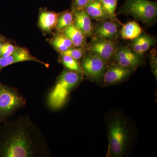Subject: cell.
Listing matches in <instances>:
<instances>
[{
  "label": "cell",
  "instance_id": "cell-1",
  "mask_svg": "<svg viewBox=\"0 0 157 157\" xmlns=\"http://www.w3.org/2000/svg\"><path fill=\"white\" fill-rule=\"evenodd\" d=\"M0 126V157H50L40 129L28 115L8 120Z\"/></svg>",
  "mask_w": 157,
  "mask_h": 157
},
{
  "label": "cell",
  "instance_id": "cell-2",
  "mask_svg": "<svg viewBox=\"0 0 157 157\" xmlns=\"http://www.w3.org/2000/svg\"><path fill=\"white\" fill-rule=\"evenodd\" d=\"M83 74L65 69L56 79L48 97L50 108L58 109L64 104L70 93L81 82Z\"/></svg>",
  "mask_w": 157,
  "mask_h": 157
},
{
  "label": "cell",
  "instance_id": "cell-3",
  "mask_svg": "<svg viewBox=\"0 0 157 157\" xmlns=\"http://www.w3.org/2000/svg\"><path fill=\"white\" fill-rule=\"evenodd\" d=\"M131 16L147 26L157 22V3L149 0H126L116 15Z\"/></svg>",
  "mask_w": 157,
  "mask_h": 157
},
{
  "label": "cell",
  "instance_id": "cell-4",
  "mask_svg": "<svg viewBox=\"0 0 157 157\" xmlns=\"http://www.w3.org/2000/svg\"><path fill=\"white\" fill-rule=\"evenodd\" d=\"M26 104L25 98L17 88L0 82V124L9 119Z\"/></svg>",
  "mask_w": 157,
  "mask_h": 157
},
{
  "label": "cell",
  "instance_id": "cell-5",
  "mask_svg": "<svg viewBox=\"0 0 157 157\" xmlns=\"http://www.w3.org/2000/svg\"><path fill=\"white\" fill-rule=\"evenodd\" d=\"M109 150L115 157H121L127 148L128 132L122 121L115 119L109 128Z\"/></svg>",
  "mask_w": 157,
  "mask_h": 157
},
{
  "label": "cell",
  "instance_id": "cell-6",
  "mask_svg": "<svg viewBox=\"0 0 157 157\" xmlns=\"http://www.w3.org/2000/svg\"><path fill=\"white\" fill-rule=\"evenodd\" d=\"M80 61L83 75L90 80L97 82L103 79L107 67L103 59L95 54L87 51Z\"/></svg>",
  "mask_w": 157,
  "mask_h": 157
},
{
  "label": "cell",
  "instance_id": "cell-7",
  "mask_svg": "<svg viewBox=\"0 0 157 157\" xmlns=\"http://www.w3.org/2000/svg\"><path fill=\"white\" fill-rule=\"evenodd\" d=\"M118 42L92 37L86 45V50L95 54L105 62L107 66L113 63Z\"/></svg>",
  "mask_w": 157,
  "mask_h": 157
},
{
  "label": "cell",
  "instance_id": "cell-8",
  "mask_svg": "<svg viewBox=\"0 0 157 157\" xmlns=\"http://www.w3.org/2000/svg\"><path fill=\"white\" fill-rule=\"evenodd\" d=\"M144 58V55L136 53L128 45L118 43L113 63L124 67L135 69L143 63Z\"/></svg>",
  "mask_w": 157,
  "mask_h": 157
},
{
  "label": "cell",
  "instance_id": "cell-9",
  "mask_svg": "<svg viewBox=\"0 0 157 157\" xmlns=\"http://www.w3.org/2000/svg\"><path fill=\"white\" fill-rule=\"evenodd\" d=\"M123 25L122 22L112 20L97 21L94 24L92 37L117 41L120 37L121 27Z\"/></svg>",
  "mask_w": 157,
  "mask_h": 157
},
{
  "label": "cell",
  "instance_id": "cell-10",
  "mask_svg": "<svg viewBox=\"0 0 157 157\" xmlns=\"http://www.w3.org/2000/svg\"><path fill=\"white\" fill-rule=\"evenodd\" d=\"M26 61L37 62L47 68L49 66L47 63L40 61L33 56L26 48L17 46L16 49L11 55L9 56L0 57V72L3 68L10 65Z\"/></svg>",
  "mask_w": 157,
  "mask_h": 157
},
{
  "label": "cell",
  "instance_id": "cell-11",
  "mask_svg": "<svg viewBox=\"0 0 157 157\" xmlns=\"http://www.w3.org/2000/svg\"><path fill=\"white\" fill-rule=\"evenodd\" d=\"M135 70L124 67L113 63L107 66L106 68L103 76V81L106 85L113 84L121 82L128 78Z\"/></svg>",
  "mask_w": 157,
  "mask_h": 157
},
{
  "label": "cell",
  "instance_id": "cell-12",
  "mask_svg": "<svg viewBox=\"0 0 157 157\" xmlns=\"http://www.w3.org/2000/svg\"><path fill=\"white\" fill-rule=\"evenodd\" d=\"M72 10L74 15L73 25L87 37H92L94 23L84 9Z\"/></svg>",
  "mask_w": 157,
  "mask_h": 157
},
{
  "label": "cell",
  "instance_id": "cell-13",
  "mask_svg": "<svg viewBox=\"0 0 157 157\" xmlns=\"http://www.w3.org/2000/svg\"><path fill=\"white\" fill-rule=\"evenodd\" d=\"M156 40L155 37L143 31L138 37L132 40L128 45L136 53L144 55L155 46Z\"/></svg>",
  "mask_w": 157,
  "mask_h": 157
},
{
  "label": "cell",
  "instance_id": "cell-14",
  "mask_svg": "<svg viewBox=\"0 0 157 157\" xmlns=\"http://www.w3.org/2000/svg\"><path fill=\"white\" fill-rule=\"evenodd\" d=\"M59 13L42 9L39 12L38 25L45 33H50L56 28Z\"/></svg>",
  "mask_w": 157,
  "mask_h": 157
},
{
  "label": "cell",
  "instance_id": "cell-15",
  "mask_svg": "<svg viewBox=\"0 0 157 157\" xmlns=\"http://www.w3.org/2000/svg\"><path fill=\"white\" fill-rule=\"evenodd\" d=\"M84 10L90 18L96 21L112 20L99 0H94L85 8Z\"/></svg>",
  "mask_w": 157,
  "mask_h": 157
},
{
  "label": "cell",
  "instance_id": "cell-16",
  "mask_svg": "<svg viewBox=\"0 0 157 157\" xmlns=\"http://www.w3.org/2000/svg\"><path fill=\"white\" fill-rule=\"evenodd\" d=\"M61 33L70 39L74 47H86L87 43L86 38L87 37L73 24Z\"/></svg>",
  "mask_w": 157,
  "mask_h": 157
},
{
  "label": "cell",
  "instance_id": "cell-17",
  "mask_svg": "<svg viewBox=\"0 0 157 157\" xmlns=\"http://www.w3.org/2000/svg\"><path fill=\"white\" fill-rule=\"evenodd\" d=\"M143 31L139 24L136 21H129L122 26L120 32V37L124 40H133L138 37Z\"/></svg>",
  "mask_w": 157,
  "mask_h": 157
},
{
  "label": "cell",
  "instance_id": "cell-18",
  "mask_svg": "<svg viewBox=\"0 0 157 157\" xmlns=\"http://www.w3.org/2000/svg\"><path fill=\"white\" fill-rule=\"evenodd\" d=\"M50 43L59 54L63 53L73 46L70 39L63 34L59 32L51 39Z\"/></svg>",
  "mask_w": 157,
  "mask_h": 157
},
{
  "label": "cell",
  "instance_id": "cell-19",
  "mask_svg": "<svg viewBox=\"0 0 157 157\" xmlns=\"http://www.w3.org/2000/svg\"><path fill=\"white\" fill-rule=\"evenodd\" d=\"M74 15L71 9L59 13L56 29L58 32H62L73 24Z\"/></svg>",
  "mask_w": 157,
  "mask_h": 157
},
{
  "label": "cell",
  "instance_id": "cell-20",
  "mask_svg": "<svg viewBox=\"0 0 157 157\" xmlns=\"http://www.w3.org/2000/svg\"><path fill=\"white\" fill-rule=\"evenodd\" d=\"M58 60L65 69L83 74L79 62L71 56L59 54Z\"/></svg>",
  "mask_w": 157,
  "mask_h": 157
},
{
  "label": "cell",
  "instance_id": "cell-21",
  "mask_svg": "<svg viewBox=\"0 0 157 157\" xmlns=\"http://www.w3.org/2000/svg\"><path fill=\"white\" fill-rule=\"evenodd\" d=\"M106 13L111 19L114 21L121 22L117 17V7L119 0H99Z\"/></svg>",
  "mask_w": 157,
  "mask_h": 157
},
{
  "label": "cell",
  "instance_id": "cell-22",
  "mask_svg": "<svg viewBox=\"0 0 157 157\" xmlns=\"http://www.w3.org/2000/svg\"><path fill=\"white\" fill-rule=\"evenodd\" d=\"M86 52V47H75L73 46L61 54L69 56L79 62L84 56Z\"/></svg>",
  "mask_w": 157,
  "mask_h": 157
},
{
  "label": "cell",
  "instance_id": "cell-23",
  "mask_svg": "<svg viewBox=\"0 0 157 157\" xmlns=\"http://www.w3.org/2000/svg\"><path fill=\"white\" fill-rule=\"evenodd\" d=\"M16 47L17 46L13 44L5 41L1 48V57H7L11 55L16 49Z\"/></svg>",
  "mask_w": 157,
  "mask_h": 157
},
{
  "label": "cell",
  "instance_id": "cell-24",
  "mask_svg": "<svg viewBox=\"0 0 157 157\" xmlns=\"http://www.w3.org/2000/svg\"><path fill=\"white\" fill-rule=\"evenodd\" d=\"M93 1L94 0H73L70 9L72 10L84 9Z\"/></svg>",
  "mask_w": 157,
  "mask_h": 157
},
{
  "label": "cell",
  "instance_id": "cell-25",
  "mask_svg": "<svg viewBox=\"0 0 157 157\" xmlns=\"http://www.w3.org/2000/svg\"><path fill=\"white\" fill-rule=\"evenodd\" d=\"M150 59L152 70L155 75H157V50L155 48L151 49L150 52Z\"/></svg>",
  "mask_w": 157,
  "mask_h": 157
},
{
  "label": "cell",
  "instance_id": "cell-26",
  "mask_svg": "<svg viewBox=\"0 0 157 157\" xmlns=\"http://www.w3.org/2000/svg\"><path fill=\"white\" fill-rule=\"evenodd\" d=\"M5 40H1L0 39V57L2 56V53H1V48H2V45L3 43L5 42Z\"/></svg>",
  "mask_w": 157,
  "mask_h": 157
},
{
  "label": "cell",
  "instance_id": "cell-27",
  "mask_svg": "<svg viewBox=\"0 0 157 157\" xmlns=\"http://www.w3.org/2000/svg\"><path fill=\"white\" fill-rule=\"evenodd\" d=\"M0 39H1V40H5L6 39H5V38L4 37V36H2L1 34H0Z\"/></svg>",
  "mask_w": 157,
  "mask_h": 157
}]
</instances>
